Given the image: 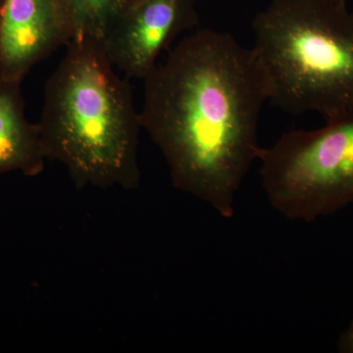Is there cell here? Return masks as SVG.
<instances>
[{"instance_id": "cell-9", "label": "cell", "mask_w": 353, "mask_h": 353, "mask_svg": "<svg viewBox=\"0 0 353 353\" xmlns=\"http://www.w3.org/2000/svg\"><path fill=\"white\" fill-rule=\"evenodd\" d=\"M339 350L343 353H353V321L339 341Z\"/></svg>"}, {"instance_id": "cell-10", "label": "cell", "mask_w": 353, "mask_h": 353, "mask_svg": "<svg viewBox=\"0 0 353 353\" xmlns=\"http://www.w3.org/2000/svg\"><path fill=\"white\" fill-rule=\"evenodd\" d=\"M341 2H345V3H347L348 0H339Z\"/></svg>"}, {"instance_id": "cell-2", "label": "cell", "mask_w": 353, "mask_h": 353, "mask_svg": "<svg viewBox=\"0 0 353 353\" xmlns=\"http://www.w3.org/2000/svg\"><path fill=\"white\" fill-rule=\"evenodd\" d=\"M44 88L39 132L48 160L66 167L78 189L141 183V115L129 79L101 43L76 37Z\"/></svg>"}, {"instance_id": "cell-6", "label": "cell", "mask_w": 353, "mask_h": 353, "mask_svg": "<svg viewBox=\"0 0 353 353\" xmlns=\"http://www.w3.org/2000/svg\"><path fill=\"white\" fill-rule=\"evenodd\" d=\"M75 37L62 0H0V79L22 83Z\"/></svg>"}, {"instance_id": "cell-8", "label": "cell", "mask_w": 353, "mask_h": 353, "mask_svg": "<svg viewBox=\"0 0 353 353\" xmlns=\"http://www.w3.org/2000/svg\"><path fill=\"white\" fill-rule=\"evenodd\" d=\"M62 1L75 28L76 37H85L101 43L109 30L138 0Z\"/></svg>"}, {"instance_id": "cell-5", "label": "cell", "mask_w": 353, "mask_h": 353, "mask_svg": "<svg viewBox=\"0 0 353 353\" xmlns=\"http://www.w3.org/2000/svg\"><path fill=\"white\" fill-rule=\"evenodd\" d=\"M197 0H138L109 30L101 46L127 79L143 80L162 51L199 22Z\"/></svg>"}, {"instance_id": "cell-7", "label": "cell", "mask_w": 353, "mask_h": 353, "mask_svg": "<svg viewBox=\"0 0 353 353\" xmlns=\"http://www.w3.org/2000/svg\"><path fill=\"white\" fill-rule=\"evenodd\" d=\"M21 83L0 79V175L19 171L34 176L48 158L39 125L26 117Z\"/></svg>"}, {"instance_id": "cell-1", "label": "cell", "mask_w": 353, "mask_h": 353, "mask_svg": "<svg viewBox=\"0 0 353 353\" xmlns=\"http://www.w3.org/2000/svg\"><path fill=\"white\" fill-rule=\"evenodd\" d=\"M143 81L141 128L163 155L172 185L233 217L262 150L259 117L270 99L256 52L228 32L197 30Z\"/></svg>"}, {"instance_id": "cell-3", "label": "cell", "mask_w": 353, "mask_h": 353, "mask_svg": "<svg viewBox=\"0 0 353 353\" xmlns=\"http://www.w3.org/2000/svg\"><path fill=\"white\" fill-rule=\"evenodd\" d=\"M338 0H271L252 21L269 101L325 120L353 111V11Z\"/></svg>"}, {"instance_id": "cell-4", "label": "cell", "mask_w": 353, "mask_h": 353, "mask_svg": "<svg viewBox=\"0 0 353 353\" xmlns=\"http://www.w3.org/2000/svg\"><path fill=\"white\" fill-rule=\"evenodd\" d=\"M260 178L274 209L306 222L353 202V111L314 131L285 132L262 148Z\"/></svg>"}]
</instances>
